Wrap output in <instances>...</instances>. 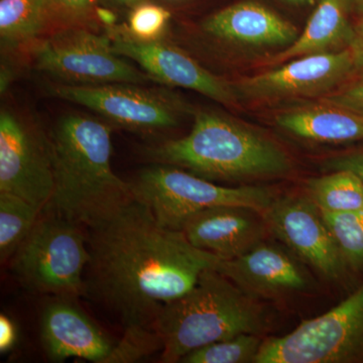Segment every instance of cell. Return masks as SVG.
I'll list each match as a JSON object with an SVG mask.
<instances>
[{
    "instance_id": "1",
    "label": "cell",
    "mask_w": 363,
    "mask_h": 363,
    "mask_svg": "<svg viewBox=\"0 0 363 363\" xmlns=\"http://www.w3.org/2000/svg\"><path fill=\"white\" fill-rule=\"evenodd\" d=\"M87 241L85 297L116 315L124 330L154 327L164 305L221 259L191 245L183 231L162 226L135 198L90 228Z\"/></svg>"
},
{
    "instance_id": "2",
    "label": "cell",
    "mask_w": 363,
    "mask_h": 363,
    "mask_svg": "<svg viewBox=\"0 0 363 363\" xmlns=\"http://www.w3.org/2000/svg\"><path fill=\"white\" fill-rule=\"evenodd\" d=\"M112 130L81 114L60 117L49 131L54 191L42 211L88 229L104 223L133 200L130 182L111 167Z\"/></svg>"
},
{
    "instance_id": "3",
    "label": "cell",
    "mask_w": 363,
    "mask_h": 363,
    "mask_svg": "<svg viewBox=\"0 0 363 363\" xmlns=\"http://www.w3.org/2000/svg\"><path fill=\"white\" fill-rule=\"evenodd\" d=\"M152 164L178 167L210 181L286 175L293 162L267 136L215 111H198L189 135L143 149Z\"/></svg>"
},
{
    "instance_id": "4",
    "label": "cell",
    "mask_w": 363,
    "mask_h": 363,
    "mask_svg": "<svg viewBox=\"0 0 363 363\" xmlns=\"http://www.w3.org/2000/svg\"><path fill=\"white\" fill-rule=\"evenodd\" d=\"M271 317L259 298L213 269L202 272L187 293L169 301L154 328L162 341L161 362H180L197 348L241 334L262 335Z\"/></svg>"
},
{
    "instance_id": "5",
    "label": "cell",
    "mask_w": 363,
    "mask_h": 363,
    "mask_svg": "<svg viewBox=\"0 0 363 363\" xmlns=\"http://www.w3.org/2000/svg\"><path fill=\"white\" fill-rule=\"evenodd\" d=\"M82 229L60 215L40 212L11 259V272L21 285L54 297H85L90 253Z\"/></svg>"
},
{
    "instance_id": "6",
    "label": "cell",
    "mask_w": 363,
    "mask_h": 363,
    "mask_svg": "<svg viewBox=\"0 0 363 363\" xmlns=\"http://www.w3.org/2000/svg\"><path fill=\"white\" fill-rule=\"evenodd\" d=\"M133 198L150 208L162 226L180 230L196 214L219 206H241L262 212L276 199L269 189L225 187L178 167L154 164L130 182Z\"/></svg>"
},
{
    "instance_id": "7",
    "label": "cell",
    "mask_w": 363,
    "mask_h": 363,
    "mask_svg": "<svg viewBox=\"0 0 363 363\" xmlns=\"http://www.w3.org/2000/svg\"><path fill=\"white\" fill-rule=\"evenodd\" d=\"M26 52L33 68L62 84L157 83L117 54L106 33L90 28H58L33 43Z\"/></svg>"
},
{
    "instance_id": "8",
    "label": "cell",
    "mask_w": 363,
    "mask_h": 363,
    "mask_svg": "<svg viewBox=\"0 0 363 363\" xmlns=\"http://www.w3.org/2000/svg\"><path fill=\"white\" fill-rule=\"evenodd\" d=\"M255 363H363V284L328 312L264 339Z\"/></svg>"
},
{
    "instance_id": "9",
    "label": "cell",
    "mask_w": 363,
    "mask_h": 363,
    "mask_svg": "<svg viewBox=\"0 0 363 363\" xmlns=\"http://www.w3.org/2000/svg\"><path fill=\"white\" fill-rule=\"evenodd\" d=\"M54 191L49 133L11 108L0 112V192L20 196L43 210Z\"/></svg>"
},
{
    "instance_id": "10",
    "label": "cell",
    "mask_w": 363,
    "mask_h": 363,
    "mask_svg": "<svg viewBox=\"0 0 363 363\" xmlns=\"http://www.w3.org/2000/svg\"><path fill=\"white\" fill-rule=\"evenodd\" d=\"M143 85L77 86L52 83L47 87L52 96L84 106L133 130L155 131L178 125L184 104L164 90Z\"/></svg>"
},
{
    "instance_id": "11",
    "label": "cell",
    "mask_w": 363,
    "mask_h": 363,
    "mask_svg": "<svg viewBox=\"0 0 363 363\" xmlns=\"http://www.w3.org/2000/svg\"><path fill=\"white\" fill-rule=\"evenodd\" d=\"M104 28L114 51L123 58L135 61L157 83L196 91L226 106L240 105V100L234 91L233 81L208 71L175 45L162 39H135L126 26L114 25Z\"/></svg>"
},
{
    "instance_id": "12",
    "label": "cell",
    "mask_w": 363,
    "mask_h": 363,
    "mask_svg": "<svg viewBox=\"0 0 363 363\" xmlns=\"http://www.w3.org/2000/svg\"><path fill=\"white\" fill-rule=\"evenodd\" d=\"M355 71L348 48L290 60L279 68L233 81L240 101L322 97Z\"/></svg>"
},
{
    "instance_id": "13",
    "label": "cell",
    "mask_w": 363,
    "mask_h": 363,
    "mask_svg": "<svg viewBox=\"0 0 363 363\" xmlns=\"http://www.w3.org/2000/svg\"><path fill=\"white\" fill-rule=\"evenodd\" d=\"M262 215L269 233L325 278L337 281L350 269L321 210L308 196L276 198Z\"/></svg>"
},
{
    "instance_id": "14",
    "label": "cell",
    "mask_w": 363,
    "mask_h": 363,
    "mask_svg": "<svg viewBox=\"0 0 363 363\" xmlns=\"http://www.w3.org/2000/svg\"><path fill=\"white\" fill-rule=\"evenodd\" d=\"M216 269L259 300L286 297L310 286L309 277L297 259L264 240L235 259H220Z\"/></svg>"
},
{
    "instance_id": "15",
    "label": "cell",
    "mask_w": 363,
    "mask_h": 363,
    "mask_svg": "<svg viewBox=\"0 0 363 363\" xmlns=\"http://www.w3.org/2000/svg\"><path fill=\"white\" fill-rule=\"evenodd\" d=\"M76 298L55 296L40 317V337L54 362L76 357L104 363L113 344L76 303Z\"/></svg>"
},
{
    "instance_id": "16",
    "label": "cell",
    "mask_w": 363,
    "mask_h": 363,
    "mask_svg": "<svg viewBox=\"0 0 363 363\" xmlns=\"http://www.w3.org/2000/svg\"><path fill=\"white\" fill-rule=\"evenodd\" d=\"M182 231L194 247L219 259H233L264 241L269 229L257 210L219 206L196 214Z\"/></svg>"
},
{
    "instance_id": "17",
    "label": "cell",
    "mask_w": 363,
    "mask_h": 363,
    "mask_svg": "<svg viewBox=\"0 0 363 363\" xmlns=\"http://www.w3.org/2000/svg\"><path fill=\"white\" fill-rule=\"evenodd\" d=\"M201 28L212 39L243 47H289L300 35L292 23L253 1L238 2L211 14Z\"/></svg>"
},
{
    "instance_id": "18",
    "label": "cell",
    "mask_w": 363,
    "mask_h": 363,
    "mask_svg": "<svg viewBox=\"0 0 363 363\" xmlns=\"http://www.w3.org/2000/svg\"><path fill=\"white\" fill-rule=\"evenodd\" d=\"M277 125L291 135L325 143L363 140V116L337 105L324 104L281 112Z\"/></svg>"
},
{
    "instance_id": "19",
    "label": "cell",
    "mask_w": 363,
    "mask_h": 363,
    "mask_svg": "<svg viewBox=\"0 0 363 363\" xmlns=\"http://www.w3.org/2000/svg\"><path fill=\"white\" fill-rule=\"evenodd\" d=\"M350 6V0H320L304 32L283 52L272 57L267 64L278 65L298 57L348 48L353 35V25L348 18Z\"/></svg>"
},
{
    "instance_id": "20",
    "label": "cell",
    "mask_w": 363,
    "mask_h": 363,
    "mask_svg": "<svg viewBox=\"0 0 363 363\" xmlns=\"http://www.w3.org/2000/svg\"><path fill=\"white\" fill-rule=\"evenodd\" d=\"M55 30L47 0H1L0 39L2 50L26 51Z\"/></svg>"
},
{
    "instance_id": "21",
    "label": "cell",
    "mask_w": 363,
    "mask_h": 363,
    "mask_svg": "<svg viewBox=\"0 0 363 363\" xmlns=\"http://www.w3.org/2000/svg\"><path fill=\"white\" fill-rule=\"evenodd\" d=\"M307 196L321 211L342 213L363 210V181L348 169L308 182Z\"/></svg>"
},
{
    "instance_id": "22",
    "label": "cell",
    "mask_w": 363,
    "mask_h": 363,
    "mask_svg": "<svg viewBox=\"0 0 363 363\" xmlns=\"http://www.w3.org/2000/svg\"><path fill=\"white\" fill-rule=\"evenodd\" d=\"M42 210L20 196L0 192V259L11 260Z\"/></svg>"
},
{
    "instance_id": "23",
    "label": "cell",
    "mask_w": 363,
    "mask_h": 363,
    "mask_svg": "<svg viewBox=\"0 0 363 363\" xmlns=\"http://www.w3.org/2000/svg\"><path fill=\"white\" fill-rule=\"evenodd\" d=\"M264 338L257 334H241L235 337L208 344L188 353L183 363L255 362Z\"/></svg>"
},
{
    "instance_id": "24",
    "label": "cell",
    "mask_w": 363,
    "mask_h": 363,
    "mask_svg": "<svg viewBox=\"0 0 363 363\" xmlns=\"http://www.w3.org/2000/svg\"><path fill=\"white\" fill-rule=\"evenodd\" d=\"M321 213L348 269H363V210L342 213L321 211Z\"/></svg>"
},
{
    "instance_id": "25",
    "label": "cell",
    "mask_w": 363,
    "mask_h": 363,
    "mask_svg": "<svg viewBox=\"0 0 363 363\" xmlns=\"http://www.w3.org/2000/svg\"><path fill=\"white\" fill-rule=\"evenodd\" d=\"M162 350V341L154 327H133L124 330L123 337L113 345L104 363L135 362Z\"/></svg>"
},
{
    "instance_id": "26",
    "label": "cell",
    "mask_w": 363,
    "mask_h": 363,
    "mask_svg": "<svg viewBox=\"0 0 363 363\" xmlns=\"http://www.w3.org/2000/svg\"><path fill=\"white\" fill-rule=\"evenodd\" d=\"M169 20L171 13L168 9L147 1L133 7L125 26L135 39L157 40L164 37Z\"/></svg>"
},
{
    "instance_id": "27",
    "label": "cell",
    "mask_w": 363,
    "mask_h": 363,
    "mask_svg": "<svg viewBox=\"0 0 363 363\" xmlns=\"http://www.w3.org/2000/svg\"><path fill=\"white\" fill-rule=\"evenodd\" d=\"M51 9L55 30L86 28L97 30L94 0H47Z\"/></svg>"
},
{
    "instance_id": "28",
    "label": "cell",
    "mask_w": 363,
    "mask_h": 363,
    "mask_svg": "<svg viewBox=\"0 0 363 363\" xmlns=\"http://www.w3.org/2000/svg\"><path fill=\"white\" fill-rule=\"evenodd\" d=\"M320 102L337 105L363 116V74L350 84L320 97Z\"/></svg>"
},
{
    "instance_id": "29",
    "label": "cell",
    "mask_w": 363,
    "mask_h": 363,
    "mask_svg": "<svg viewBox=\"0 0 363 363\" xmlns=\"http://www.w3.org/2000/svg\"><path fill=\"white\" fill-rule=\"evenodd\" d=\"M327 167L332 169H348L357 174L363 181V152L335 157L327 162Z\"/></svg>"
},
{
    "instance_id": "30",
    "label": "cell",
    "mask_w": 363,
    "mask_h": 363,
    "mask_svg": "<svg viewBox=\"0 0 363 363\" xmlns=\"http://www.w3.org/2000/svg\"><path fill=\"white\" fill-rule=\"evenodd\" d=\"M348 49L352 54L355 71L363 74V16L355 25H353L352 39Z\"/></svg>"
},
{
    "instance_id": "31",
    "label": "cell",
    "mask_w": 363,
    "mask_h": 363,
    "mask_svg": "<svg viewBox=\"0 0 363 363\" xmlns=\"http://www.w3.org/2000/svg\"><path fill=\"white\" fill-rule=\"evenodd\" d=\"M18 333L16 325L6 315L0 316V351L1 353L9 352L16 345Z\"/></svg>"
},
{
    "instance_id": "32",
    "label": "cell",
    "mask_w": 363,
    "mask_h": 363,
    "mask_svg": "<svg viewBox=\"0 0 363 363\" xmlns=\"http://www.w3.org/2000/svg\"><path fill=\"white\" fill-rule=\"evenodd\" d=\"M96 18L98 23H101L104 28L116 25V14L109 9H104V7H96Z\"/></svg>"
},
{
    "instance_id": "33",
    "label": "cell",
    "mask_w": 363,
    "mask_h": 363,
    "mask_svg": "<svg viewBox=\"0 0 363 363\" xmlns=\"http://www.w3.org/2000/svg\"><path fill=\"white\" fill-rule=\"evenodd\" d=\"M116 1L123 4V6L133 7H133L145 4V2H147L149 0H116Z\"/></svg>"
},
{
    "instance_id": "34",
    "label": "cell",
    "mask_w": 363,
    "mask_h": 363,
    "mask_svg": "<svg viewBox=\"0 0 363 363\" xmlns=\"http://www.w3.org/2000/svg\"><path fill=\"white\" fill-rule=\"evenodd\" d=\"M351 4L357 7V11H360L363 16V0H350Z\"/></svg>"
},
{
    "instance_id": "35",
    "label": "cell",
    "mask_w": 363,
    "mask_h": 363,
    "mask_svg": "<svg viewBox=\"0 0 363 363\" xmlns=\"http://www.w3.org/2000/svg\"><path fill=\"white\" fill-rule=\"evenodd\" d=\"M288 2H292V4H306V2L310 1V0H286Z\"/></svg>"
}]
</instances>
